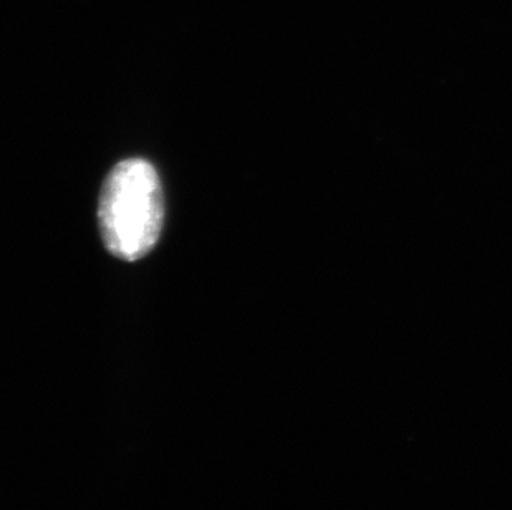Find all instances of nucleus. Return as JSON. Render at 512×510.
Segmentation results:
<instances>
[{
    "instance_id": "obj_1",
    "label": "nucleus",
    "mask_w": 512,
    "mask_h": 510,
    "mask_svg": "<svg viewBox=\"0 0 512 510\" xmlns=\"http://www.w3.org/2000/svg\"><path fill=\"white\" fill-rule=\"evenodd\" d=\"M165 199L160 176L145 159L116 164L103 184L98 222L103 242L118 259L135 262L160 239Z\"/></svg>"
}]
</instances>
